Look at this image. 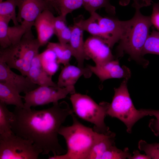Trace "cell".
I'll use <instances>...</instances> for the list:
<instances>
[{"label": "cell", "mask_w": 159, "mask_h": 159, "mask_svg": "<svg viewBox=\"0 0 159 159\" xmlns=\"http://www.w3.org/2000/svg\"><path fill=\"white\" fill-rule=\"evenodd\" d=\"M133 155H130L128 158L129 159H150L149 156L147 155L142 154L140 151L137 150H134L133 152Z\"/></svg>", "instance_id": "38"}, {"label": "cell", "mask_w": 159, "mask_h": 159, "mask_svg": "<svg viewBox=\"0 0 159 159\" xmlns=\"http://www.w3.org/2000/svg\"></svg>", "instance_id": "41"}, {"label": "cell", "mask_w": 159, "mask_h": 159, "mask_svg": "<svg viewBox=\"0 0 159 159\" xmlns=\"http://www.w3.org/2000/svg\"><path fill=\"white\" fill-rule=\"evenodd\" d=\"M115 134H106L97 142L92 149L87 159H100L102 155L112 146L115 145Z\"/></svg>", "instance_id": "21"}, {"label": "cell", "mask_w": 159, "mask_h": 159, "mask_svg": "<svg viewBox=\"0 0 159 159\" xmlns=\"http://www.w3.org/2000/svg\"><path fill=\"white\" fill-rule=\"evenodd\" d=\"M130 2V0H119V4L122 6H127Z\"/></svg>", "instance_id": "40"}, {"label": "cell", "mask_w": 159, "mask_h": 159, "mask_svg": "<svg viewBox=\"0 0 159 159\" xmlns=\"http://www.w3.org/2000/svg\"><path fill=\"white\" fill-rule=\"evenodd\" d=\"M98 21L104 36V41L112 49L119 42L122 32L123 21L99 14Z\"/></svg>", "instance_id": "13"}, {"label": "cell", "mask_w": 159, "mask_h": 159, "mask_svg": "<svg viewBox=\"0 0 159 159\" xmlns=\"http://www.w3.org/2000/svg\"><path fill=\"white\" fill-rule=\"evenodd\" d=\"M0 61L5 63L11 69H16L20 72L24 64L20 54L19 44H12L5 49H0Z\"/></svg>", "instance_id": "18"}, {"label": "cell", "mask_w": 159, "mask_h": 159, "mask_svg": "<svg viewBox=\"0 0 159 159\" xmlns=\"http://www.w3.org/2000/svg\"><path fill=\"white\" fill-rule=\"evenodd\" d=\"M133 2L132 6L134 8L140 9L144 7L150 6L153 2L151 0H133Z\"/></svg>", "instance_id": "37"}, {"label": "cell", "mask_w": 159, "mask_h": 159, "mask_svg": "<svg viewBox=\"0 0 159 159\" xmlns=\"http://www.w3.org/2000/svg\"><path fill=\"white\" fill-rule=\"evenodd\" d=\"M34 83L40 86H57L49 75L43 67L39 54L32 60L27 76Z\"/></svg>", "instance_id": "17"}, {"label": "cell", "mask_w": 159, "mask_h": 159, "mask_svg": "<svg viewBox=\"0 0 159 159\" xmlns=\"http://www.w3.org/2000/svg\"><path fill=\"white\" fill-rule=\"evenodd\" d=\"M55 16L52 10L47 9L38 16L34 24L37 34V39L41 46L48 44L54 34V21Z\"/></svg>", "instance_id": "12"}, {"label": "cell", "mask_w": 159, "mask_h": 159, "mask_svg": "<svg viewBox=\"0 0 159 159\" xmlns=\"http://www.w3.org/2000/svg\"><path fill=\"white\" fill-rule=\"evenodd\" d=\"M59 15L66 17L67 14L83 6L82 0H56Z\"/></svg>", "instance_id": "28"}, {"label": "cell", "mask_w": 159, "mask_h": 159, "mask_svg": "<svg viewBox=\"0 0 159 159\" xmlns=\"http://www.w3.org/2000/svg\"><path fill=\"white\" fill-rule=\"evenodd\" d=\"M53 9L58 13L56 5V0H44Z\"/></svg>", "instance_id": "39"}, {"label": "cell", "mask_w": 159, "mask_h": 159, "mask_svg": "<svg viewBox=\"0 0 159 159\" xmlns=\"http://www.w3.org/2000/svg\"><path fill=\"white\" fill-rule=\"evenodd\" d=\"M129 79H124L119 87L114 88V95L107 114L123 122L126 126L127 131L130 133L135 123L147 115L145 109L137 110L134 105L127 89Z\"/></svg>", "instance_id": "4"}, {"label": "cell", "mask_w": 159, "mask_h": 159, "mask_svg": "<svg viewBox=\"0 0 159 159\" xmlns=\"http://www.w3.org/2000/svg\"><path fill=\"white\" fill-rule=\"evenodd\" d=\"M6 105L0 101V136H6L13 133L11 123L14 114L8 109Z\"/></svg>", "instance_id": "23"}, {"label": "cell", "mask_w": 159, "mask_h": 159, "mask_svg": "<svg viewBox=\"0 0 159 159\" xmlns=\"http://www.w3.org/2000/svg\"><path fill=\"white\" fill-rule=\"evenodd\" d=\"M145 110L147 116H153L155 117L150 120L148 126L154 135L158 137L159 136V110L145 109Z\"/></svg>", "instance_id": "33"}, {"label": "cell", "mask_w": 159, "mask_h": 159, "mask_svg": "<svg viewBox=\"0 0 159 159\" xmlns=\"http://www.w3.org/2000/svg\"><path fill=\"white\" fill-rule=\"evenodd\" d=\"M11 19L7 17L0 16V45L1 48H7L12 44L8 34V28Z\"/></svg>", "instance_id": "30"}, {"label": "cell", "mask_w": 159, "mask_h": 159, "mask_svg": "<svg viewBox=\"0 0 159 159\" xmlns=\"http://www.w3.org/2000/svg\"><path fill=\"white\" fill-rule=\"evenodd\" d=\"M71 34V29L69 27L66 26L56 36L59 43L62 44L69 43Z\"/></svg>", "instance_id": "35"}, {"label": "cell", "mask_w": 159, "mask_h": 159, "mask_svg": "<svg viewBox=\"0 0 159 159\" xmlns=\"http://www.w3.org/2000/svg\"><path fill=\"white\" fill-rule=\"evenodd\" d=\"M135 9L132 18L123 21L122 32L116 49V56L119 57L127 54L131 59L145 67L149 62L142 56V52L152 24L150 16L143 15L138 8Z\"/></svg>", "instance_id": "2"}, {"label": "cell", "mask_w": 159, "mask_h": 159, "mask_svg": "<svg viewBox=\"0 0 159 159\" xmlns=\"http://www.w3.org/2000/svg\"><path fill=\"white\" fill-rule=\"evenodd\" d=\"M148 54L159 55V32L153 28L142 52V55L143 57Z\"/></svg>", "instance_id": "27"}, {"label": "cell", "mask_w": 159, "mask_h": 159, "mask_svg": "<svg viewBox=\"0 0 159 159\" xmlns=\"http://www.w3.org/2000/svg\"><path fill=\"white\" fill-rule=\"evenodd\" d=\"M70 99L73 112L81 119L94 124L95 131L105 134L112 132L104 122L110 103L102 102L98 104L87 95L76 93L71 95Z\"/></svg>", "instance_id": "5"}, {"label": "cell", "mask_w": 159, "mask_h": 159, "mask_svg": "<svg viewBox=\"0 0 159 159\" xmlns=\"http://www.w3.org/2000/svg\"><path fill=\"white\" fill-rule=\"evenodd\" d=\"M92 73L87 67H81L69 64L64 66L62 70L57 84L58 87H61L74 86L81 76L89 78Z\"/></svg>", "instance_id": "16"}, {"label": "cell", "mask_w": 159, "mask_h": 159, "mask_svg": "<svg viewBox=\"0 0 159 159\" xmlns=\"http://www.w3.org/2000/svg\"><path fill=\"white\" fill-rule=\"evenodd\" d=\"M131 155L127 147L122 150L117 148L115 145L106 151L102 155L100 159H125Z\"/></svg>", "instance_id": "29"}, {"label": "cell", "mask_w": 159, "mask_h": 159, "mask_svg": "<svg viewBox=\"0 0 159 159\" xmlns=\"http://www.w3.org/2000/svg\"><path fill=\"white\" fill-rule=\"evenodd\" d=\"M9 85L0 82V101L6 105H12L16 107L24 108V103L22 100L23 96Z\"/></svg>", "instance_id": "19"}, {"label": "cell", "mask_w": 159, "mask_h": 159, "mask_svg": "<svg viewBox=\"0 0 159 159\" xmlns=\"http://www.w3.org/2000/svg\"><path fill=\"white\" fill-rule=\"evenodd\" d=\"M0 82L6 83L16 89L19 93L24 94L38 87L27 77L13 72L5 62L0 61Z\"/></svg>", "instance_id": "10"}, {"label": "cell", "mask_w": 159, "mask_h": 159, "mask_svg": "<svg viewBox=\"0 0 159 159\" xmlns=\"http://www.w3.org/2000/svg\"><path fill=\"white\" fill-rule=\"evenodd\" d=\"M47 48L51 49L55 53L57 62L64 66L69 64V61L72 56V52L69 43L62 44L60 43L49 42Z\"/></svg>", "instance_id": "22"}, {"label": "cell", "mask_w": 159, "mask_h": 159, "mask_svg": "<svg viewBox=\"0 0 159 159\" xmlns=\"http://www.w3.org/2000/svg\"><path fill=\"white\" fill-rule=\"evenodd\" d=\"M138 148L140 150L144 151L150 159H159V143L149 144L141 140L138 142Z\"/></svg>", "instance_id": "31"}, {"label": "cell", "mask_w": 159, "mask_h": 159, "mask_svg": "<svg viewBox=\"0 0 159 159\" xmlns=\"http://www.w3.org/2000/svg\"><path fill=\"white\" fill-rule=\"evenodd\" d=\"M42 66L46 72L52 76L57 71L59 64L56 54L52 50L47 49L39 54Z\"/></svg>", "instance_id": "25"}, {"label": "cell", "mask_w": 159, "mask_h": 159, "mask_svg": "<svg viewBox=\"0 0 159 159\" xmlns=\"http://www.w3.org/2000/svg\"><path fill=\"white\" fill-rule=\"evenodd\" d=\"M16 7L17 0H0V16L10 18L14 25L19 24L16 13Z\"/></svg>", "instance_id": "26"}, {"label": "cell", "mask_w": 159, "mask_h": 159, "mask_svg": "<svg viewBox=\"0 0 159 159\" xmlns=\"http://www.w3.org/2000/svg\"><path fill=\"white\" fill-rule=\"evenodd\" d=\"M66 17L61 15L55 17L54 21V34L56 35L66 26Z\"/></svg>", "instance_id": "34"}, {"label": "cell", "mask_w": 159, "mask_h": 159, "mask_svg": "<svg viewBox=\"0 0 159 159\" xmlns=\"http://www.w3.org/2000/svg\"><path fill=\"white\" fill-rule=\"evenodd\" d=\"M71 31L70 39L69 43L72 56L76 59L77 66L84 67L85 60H89L84 49L85 42L83 40V30L77 22L74 21L73 25L69 26Z\"/></svg>", "instance_id": "15"}, {"label": "cell", "mask_w": 159, "mask_h": 159, "mask_svg": "<svg viewBox=\"0 0 159 159\" xmlns=\"http://www.w3.org/2000/svg\"><path fill=\"white\" fill-rule=\"evenodd\" d=\"M53 103L51 107L42 110L15 107L11 128L15 134L32 142L42 150V155L51 152L58 155L67 152L59 143V130L74 112L65 101Z\"/></svg>", "instance_id": "1"}, {"label": "cell", "mask_w": 159, "mask_h": 159, "mask_svg": "<svg viewBox=\"0 0 159 159\" xmlns=\"http://www.w3.org/2000/svg\"><path fill=\"white\" fill-rule=\"evenodd\" d=\"M42 153L32 142L13 133L0 136V159H37Z\"/></svg>", "instance_id": "6"}, {"label": "cell", "mask_w": 159, "mask_h": 159, "mask_svg": "<svg viewBox=\"0 0 159 159\" xmlns=\"http://www.w3.org/2000/svg\"><path fill=\"white\" fill-rule=\"evenodd\" d=\"M150 17L152 25L159 31V1L153 3L152 13Z\"/></svg>", "instance_id": "36"}, {"label": "cell", "mask_w": 159, "mask_h": 159, "mask_svg": "<svg viewBox=\"0 0 159 159\" xmlns=\"http://www.w3.org/2000/svg\"><path fill=\"white\" fill-rule=\"evenodd\" d=\"M83 6L90 14L96 12L99 9L104 8L106 12L111 15L116 14L115 7L110 3V0H82Z\"/></svg>", "instance_id": "24"}, {"label": "cell", "mask_w": 159, "mask_h": 159, "mask_svg": "<svg viewBox=\"0 0 159 159\" xmlns=\"http://www.w3.org/2000/svg\"><path fill=\"white\" fill-rule=\"evenodd\" d=\"M20 54L24 60V64L20 72L21 74L27 76L32 60L39 53L41 45L37 39L34 36L24 35L19 44Z\"/></svg>", "instance_id": "14"}, {"label": "cell", "mask_w": 159, "mask_h": 159, "mask_svg": "<svg viewBox=\"0 0 159 159\" xmlns=\"http://www.w3.org/2000/svg\"><path fill=\"white\" fill-rule=\"evenodd\" d=\"M90 14V16L87 19H84L81 16L75 18L74 21L84 31H87L92 36L100 37L104 40V34L98 21L99 14L95 12Z\"/></svg>", "instance_id": "20"}, {"label": "cell", "mask_w": 159, "mask_h": 159, "mask_svg": "<svg viewBox=\"0 0 159 159\" xmlns=\"http://www.w3.org/2000/svg\"><path fill=\"white\" fill-rule=\"evenodd\" d=\"M26 32L24 27L21 24L9 26L8 28V34L9 39L12 44H19Z\"/></svg>", "instance_id": "32"}, {"label": "cell", "mask_w": 159, "mask_h": 159, "mask_svg": "<svg viewBox=\"0 0 159 159\" xmlns=\"http://www.w3.org/2000/svg\"><path fill=\"white\" fill-rule=\"evenodd\" d=\"M73 123L69 126L62 125L59 134L64 138L67 151L64 154L49 156V159H87L94 145L106 134L99 133L81 123L73 113Z\"/></svg>", "instance_id": "3"}, {"label": "cell", "mask_w": 159, "mask_h": 159, "mask_svg": "<svg viewBox=\"0 0 159 159\" xmlns=\"http://www.w3.org/2000/svg\"><path fill=\"white\" fill-rule=\"evenodd\" d=\"M84 49L88 59H91L95 65L101 66L113 60L111 48L101 38L92 36L85 42Z\"/></svg>", "instance_id": "9"}, {"label": "cell", "mask_w": 159, "mask_h": 159, "mask_svg": "<svg viewBox=\"0 0 159 159\" xmlns=\"http://www.w3.org/2000/svg\"><path fill=\"white\" fill-rule=\"evenodd\" d=\"M87 67L102 82L112 78L130 79L131 76L129 69L125 66L121 67L117 59L102 65H87Z\"/></svg>", "instance_id": "11"}, {"label": "cell", "mask_w": 159, "mask_h": 159, "mask_svg": "<svg viewBox=\"0 0 159 159\" xmlns=\"http://www.w3.org/2000/svg\"><path fill=\"white\" fill-rule=\"evenodd\" d=\"M18 12L17 18L26 29L24 34L33 35L32 31L35 20L47 9H53L44 0H17Z\"/></svg>", "instance_id": "8"}, {"label": "cell", "mask_w": 159, "mask_h": 159, "mask_svg": "<svg viewBox=\"0 0 159 159\" xmlns=\"http://www.w3.org/2000/svg\"><path fill=\"white\" fill-rule=\"evenodd\" d=\"M75 92L74 86L61 87L53 86H39L25 94L24 107L30 109L32 107L42 105L58 102L69 94Z\"/></svg>", "instance_id": "7"}]
</instances>
